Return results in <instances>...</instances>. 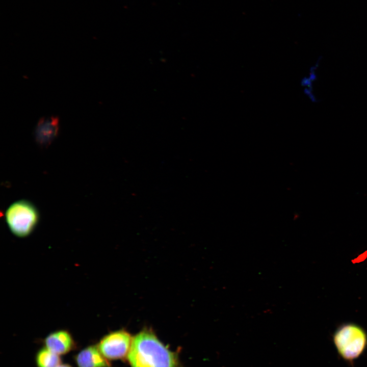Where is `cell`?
<instances>
[{"mask_svg":"<svg viewBox=\"0 0 367 367\" xmlns=\"http://www.w3.org/2000/svg\"><path fill=\"white\" fill-rule=\"evenodd\" d=\"M128 358L132 367H178L174 354L146 330L133 338Z\"/></svg>","mask_w":367,"mask_h":367,"instance_id":"1","label":"cell"},{"mask_svg":"<svg viewBox=\"0 0 367 367\" xmlns=\"http://www.w3.org/2000/svg\"><path fill=\"white\" fill-rule=\"evenodd\" d=\"M332 341L339 356L353 366L367 348V333L357 324L346 323L336 328Z\"/></svg>","mask_w":367,"mask_h":367,"instance_id":"2","label":"cell"},{"mask_svg":"<svg viewBox=\"0 0 367 367\" xmlns=\"http://www.w3.org/2000/svg\"><path fill=\"white\" fill-rule=\"evenodd\" d=\"M39 216L36 207L25 200L13 203L5 213L9 229L19 237L28 236L33 231L38 223Z\"/></svg>","mask_w":367,"mask_h":367,"instance_id":"3","label":"cell"},{"mask_svg":"<svg viewBox=\"0 0 367 367\" xmlns=\"http://www.w3.org/2000/svg\"><path fill=\"white\" fill-rule=\"evenodd\" d=\"M133 338L124 330L112 332L104 336L97 344L102 355L108 360L124 358L130 350Z\"/></svg>","mask_w":367,"mask_h":367,"instance_id":"4","label":"cell"},{"mask_svg":"<svg viewBox=\"0 0 367 367\" xmlns=\"http://www.w3.org/2000/svg\"><path fill=\"white\" fill-rule=\"evenodd\" d=\"M43 344L44 347L61 356L77 347L71 334L64 329L56 330L48 334L43 340Z\"/></svg>","mask_w":367,"mask_h":367,"instance_id":"5","label":"cell"},{"mask_svg":"<svg viewBox=\"0 0 367 367\" xmlns=\"http://www.w3.org/2000/svg\"><path fill=\"white\" fill-rule=\"evenodd\" d=\"M59 130V121L57 117L41 118L34 131L37 143L41 146H48L57 137Z\"/></svg>","mask_w":367,"mask_h":367,"instance_id":"6","label":"cell"},{"mask_svg":"<svg viewBox=\"0 0 367 367\" xmlns=\"http://www.w3.org/2000/svg\"><path fill=\"white\" fill-rule=\"evenodd\" d=\"M74 360L77 367H110L97 344L83 348L74 356Z\"/></svg>","mask_w":367,"mask_h":367,"instance_id":"7","label":"cell"},{"mask_svg":"<svg viewBox=\"0 0 367 367\" xmlns=\"http://www.w3.org/2000/svg\"><path fill=\"white\" fill-rule=\"evenodd\" d=\"M35 361L37 367H57L62 363V358L43 346L37 351Z\"/></svg>","mask_w":367,"mask_h":367,"instance_id":"8","label":"cell"},{"mask_svg":"<svg viewBox=\"0 0 367 367\" xmlns=\"http://www.w3.org/2000/svg\"><path fill=\"white\" fill-rule=\"evenodd\" d=\"M319 65V62H317L311 67L308 75L303 80L302 83L304 87L305 94L312 102H316L317 99L314 86L318 79L317 72Z\"/></svg>","mask_w":367,"mask_h":367,"instance_id":"9","label":"cell"},{"mask_svg":"<svg viewBox=\"0 0 367 367\" xmlns=\"http://www.w3.org/2000/svg\"><path fill=\"white\" fill-rule=\"evenodd\" d=\"M57 367H72L70 364L66 363H61Z\"/></svg>","mask_w":367,"mask_h":367,"instance_id":"10","label":"cell"}]
</instances>
